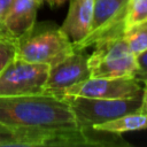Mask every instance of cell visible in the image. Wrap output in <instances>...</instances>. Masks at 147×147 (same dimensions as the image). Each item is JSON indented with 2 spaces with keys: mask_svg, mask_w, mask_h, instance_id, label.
<instances>
[{
  "mask_svg": "<svg viewBox=\"0 0 147 147\" xmlns=\"http://www.w3.org/2000/svg\"><path fill=\"white\" fill-rule=\"evenodd\" d=\"M145 21H147V0H127L123 20L124 30Z\"/></svg>",
  "mask_w": 147,
  "mask_h": 147,
  "instance_id": "4fadbf2b",
  "label": "cell"
},
{
  "mask_svg": "<svg viewBox=\"0 0 147 147\" xmlns=\"http://www.w3.org/2000/svg\"><path fill=\"white\" fill-rule=\"evenodd\" d=\"M123 36L134 55L147 51V21L125 29Z\"/></svg>",
  "mask_w": 147,
  "mask_h": 147,
  "instance_id": "7c38bea8",
  "label": "cell"
},
{
  "mask_svg": "<svg viewBox=\"0 0 147 147\" xmlns=\"http://www.w3.org/2000/svg\"><path fill=\"white\" fill-rule=\"evenodd\" d=\"M137 60V69L133 74V77L140 83L147 82V51L139 53L136 55Z\"/></svg>",
  "mask_w": 147,
  "mask_h": 147,
  "instance_id": "9a60e30c",
  "label": "cell"
},
{
  "mask_svg": "<svg viewBox=\"0 0 147 147\" xmlns=\"http://www.w3.org/2000/svg\"><path fill=\"white\" fill-rule=\"evenodd\" d=\"M15 0H0V23L2 24L3 20L8 15Z\"/></svg>",
  "mask_w": 147,
  "mask_h": 147,
  "instance_id": "2e32d148",
  "label": "cell"
},
{
  "mask_svg": "<svg viewBox=\"0 0 147 147\" xmlns=\"http://www.w3.org/2000/svg\"><path fill=\"white\" fill-rule=\"evenodd\" d=\"M95 130L114 132V133H125L131 131H139L147 129V113L134 111L126 115H123L118 118L111 119L109 122H105L93 126Z\"/></svg>",
  "mask_w": 147,
  "mask_h": 147,
  "instance_id": "8fae6325",
  "label": "cell"
},
{
  "mask_svg": "<svg viewBox=\"0 0 147 147\" xmlns=\"http://www.w3.org/2000/svg\"><path fill=\"white\" fill-rule=\"evenodd\" d=\"M0 136L5 146L100 145L93 130L80 129L68 102L60 96H0Z\"/></svg>",
  "mask_w": 147,
  "mask_h": 147,
  "instance_id": "6da1fadb",
  "label": "cell"
},
{
  "mask_svg": "<svg viewBox=\"0 0 147 147\" xmlns=\"http://www.w3.org/2000/svg\"><path fill=\"white\" fill-rule=\"evenodd\" d=\"M40 3L37 0H15L2 22L5 31L14 38H21L36 24Z\"/></svg>",
  "mask_w": 147,
  "mask_h": 147,
  "instance_id": "9c48e42d",
  "label": "cell"
},
{
  "mask_svg": "<svg viewBox=\"0 0 147 147\" xmlns=\"http://www.w3.org/2000/svg\"><path fill=\"white\" fill-rule=\"evenodd\" d=\"M142 92L144 87L139 80L132 76H123L111 78L90 77L70 87L65 94L99 99H125L139 95Z\"/></svg>",
  "mask_w": 147,
  "mask_h": 147,
  "instance_id": "52a82bcc",
  "label": "cell"
},
{
  "mask_svg": "<svg viewBox=\"0 0 147 147\" xmlns=\"http://www.w3.org/2000/svg\"><path fill=\"white\" fill-rule=\"evenodd\" d=\"M93 45L94 51L87 59L91 77H133L137 60L123 33L100 38Z\"/></svg>",
  "mask_w": 147,
  "mask_h": 147,
  "instance_id": "3957f363",
  "label": "cell"
},
{
  "mask_svg": "<svg viewBox=\"0 0 147 147\" xmlns=\"http://www.w3.org/2000/svg\"><path fill=\"white\" fill-rule=\"evenodd\" d=\"M72 52V41L61 28H38L34 24L28 33L17 38L16 57L30 62L51 67Z\"/></svg>",
  "mask_w": 147,
  "mask_h": 147,
  "instance_id": "7a4b0ae2",
  "label": "cell"
},
{
  "mask_svg": "<svg viewBox=\"0 0 147 147\" xmlns=\"http://www.w3.org/2000/svg\"><path fill=\"white\" fill-rule=\"evenodd\" d=\"M87 57L75 51L60 62L49 67L44 93L62 98L70 87L90 78Z\"/></svg>",
  "mask_w": 147,
  "mask_h": 147,
  "instance_id": "ba28073f",
  "label": "cell"
},
{
  "mask_svg": "<svg viewBox=\"0 0 147 147\" xmlns=\"http://www.w3.org/2000/svg\"><path fill=\"white\" fill-rule=\"evenodd\" d=\"M67 0H47V2L51 5V6H60V5H63Z\"/></svg>",
  "mask_w": 147,
  "mask_h": 147,
  "instance_id": "ac0fdd59",
  "label": "cell"
},
{
  "mask_svg": "<svg viewBox=\"0 0 147 147\" xmlns=\"http://www.w3.org/2000/svg\"><path fill=\"white\" fill-rule=\"evenodd\" d=\"M145 87H147V82H145Z\"/></svg>",
  "mask_w": 147,
  "mask_h": 147,
  "instance_id": "44dd1931",
  "label": "cell"
},
{
  "mask_svg": "<svg viewBox=\"0 0 147 147\" xmlns=\"http://www.w3.org/2000/svg\"><path fill=\"white\" fill-rule=\"evenodd\" d=\"M17 39L8 33L0 34V74L16 57Z\"/></svg>",
  "mask_w": 147,
  "mask_h": 147,
  "instance_id": "5bb4252c",
  "label": "cell"
},
{
  "mask_svg": "<svg viewBox=\"0 0 147 147\" xmlns=\"http://www.w3.org/2000/svg\"><path fill=\"white\" fill-rule=\"evenodd\" d=\"M93 16V0H70L68 14L60 26L74 42L80 41L90 31Z\"/></svg>",
  "mask_w": 147,
  "mask_h": 147,
  "instance_id": "30bf717a",
  "label": "cell"
},
{
  "mask_svg": "<svg viewBox=\"0 0 147 147\" xmlns=\"http://www.w3.org/2000/svg\"><path fill=\"white\" fill-rule=\"evenodd\" d=\"M1 33H7V32L5 31V29H3V25L0 23V34H1Z\"/></svg>",
  "mask_w": 147,
  "mask_h": 147,
  "instance_id": "d6986e66",
  "label": "cell"
},
{
  "mask_svg": "<svg viewBox=\"0 0 147 147\" xmlns=\"http://www.w3.org/2000/svg\"><path fill=\"white\" fill-rule=\"evenodd\" d=\"M127 0H93V16L88 33L78 42H74L75 51H83L100 38L115 33H123L124 14Z\"/></svg>",
  "mask_w": 147,
  "mask_h": 147,
  "instance_id": "8992f818",
  "label": "cell"
},
{
  "mask_svg": "<svg viewBox=\"0 0 147 147\" xmlns=\"http://www.w3.org/2000/svg\"><path fill=\"white\" fill-rule=\"evenodd\" d=\"M142 93L125 99H99L71 94H65L62 98L70 106L79 127L86 130L123 115L138 111L141 107Z\"/></svg>",
  "mask_w": 147,
  "mask_h": 147,
  "instance_id": "277c9868",
  "label": "cell"
},
{
  "mask_svg": "<svg viewBox=\"0 0 147 147\" xmlns=\"http://www.w3.org/2000/svg\"><path fill=\"white\" fill-rule=\"evenodd\" d=\"M138 111H142V113H147V87L144 86V93H142V102H141V107Z\"/></svg>",
  "mask_w": 147,
  "mask_h": 147,
  "instance_id": "e0dca14e",
  "label": "cell"
},
{
  "mask_svg": "<svg viewBox=\"0 0 147 147\" xmlns=\"http://www.w3.org/2000/svg\"><path fill=\"white\" fill-rule=\"evenodd\" d=\"M37 1H38V2H39V3H40V5H41V3H42V2H44V0H37Z\"/></svg>",
  "mask_w": 147,
  "mask_h": 147,
  "instance_id": "ffe728a7",
  "label": "cell"
},
{
  "mask_svg": "<svg viewBox=\"0 0 147 147\" xmlns=\"http://www.w3.org/2000/svg\"><path fill=\"white\" fill-rule=\"evenodd\" d=\"M49 65L15 57L0 74V96L44 93Z\"/></svg>",
  "mask_w": 147,
  "mask_h": 147,
  "instance_id": "5b68a950",
  "label": "cell"
}]
</instances>
